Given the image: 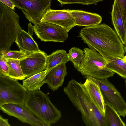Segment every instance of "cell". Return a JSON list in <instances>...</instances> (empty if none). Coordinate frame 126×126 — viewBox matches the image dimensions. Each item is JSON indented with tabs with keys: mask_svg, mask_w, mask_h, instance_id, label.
I'll return each mask as SVG.
<instances>
[{
	"mask_svg": "<svg viewBox=\"0 0 126 126\" xmlns=\"http://www.w3.org/2000/svg\"><path fill=\"white\" fill-rule=\"evenodd\" d=\"M79 36L90 48L106 59L109 57L123 59L125 56V46L116 32L104 23L86 26L81 30Z\"/></svg>",
	"mask_w": 126,
	"mask_h": 126,
	"instance_id": "cell-1",
	"label": "cell"
},
{
	"mask_svg": "<svg viewBox=\"0 0 126 126\" xmlns=\"http://www.w3.org/2000/svg\"><path fill=\"white\" fill-rule=\"evenodd\" d=\"M73 105L80 112L87 126H107L105 116L94 104L83 83L72 79L63 89Z\"/></svg>",
	"mask_w": 126,
	"mask_h": 126,
	"instance_id": "cell-2",
	"label": "cell"
},
{
	"mask_svg": "<svg viewBox=\"0 0 126 126\" xmlns=\"http://www.w3.org/2000/svg\"><path fill=\"white\" fill-rule=\"evenodd\" d=\"M24 105L45 126L55 124L62 116L61 112L52 103L50 97L40 90L29 91Z\"/></svg>",
	"mask_w": 126,
	"mask_h": 126,
	"instance_id": "cell-3",
	"label": "cell"
},
{
	"mask_svg": "<svg viewBox=\"0 0 126 126\" xmlns=\"http://www.w3.org/2000/svg\"><path fill=\"white\" fill-rule=\"evenodd\" d=\"M19 20V15L14 10L0 1V53L10 50L22 30Z\"/></svg>",
	"mask_w": 126,
	"mask_h": 126,
	"instance_id": "cell-4",
	"label": "cell"
},
{
	"mask_svg": "<svg viewBox=\"0 0 126 126\" xmlns=\"http://www.w3.org/2000/svg\"><path fill=\"white\" fill-rule=\"evenodd\" d=\"M85 56L82 64L77 70L83 75L98 79L113 76L115 73L106 66L107 60L97 51L90 48L84 49Z\"/></svg>",
	"mask_w": 126,
	"mask_h": 126,
	"instance_id": "cell-5",
	"label": "cell"
},
{
	"mask_svg": "<svg viewBox=\"0 0 126 126\" xmlns=\"http://www.w3.org/2000/svg\"><path fill=\"white\" fill-rule=\"evenodd\" d=\"M18 80L0 75V106L8 103L24 104L29 91Z\"/></svg>",
	"mask_w": 126,
	"mask_h": 126,
	"instance_id": "cell-6",
	"label": "cell"
},
{
	"mask_svg": "<svg viewBox=\"0 0 126 126\" xmlns=\"http://www.w3.org/2000/svg\"><path fill=\"white\" fill-rule=\"evenodd\" d=\"M98 85L100 89L105 103L111 105L120 116L126 115V102L120 93L107 79H98L85 76Z\"/></svg>",
	"mask_w": 126,
	"mask_h": 126,
	"instance_id": "cell-7",
	"label": "cell"
},
{
	"mask_svg": "<svg viewBox=\"0 0 126 126\" xmlns=\"http://www.w3.org/2000/svg\"><path fill=\"white\" fill-rule=\"evenodd\" d=\"M20 9L26 18L34 25L39 22L44 14L51 9L52 0H11Z\"/></svg>",
	"mask_w": 126,
	"mask_h": 126,
	"instance_id": "cell-8",
	"label": "cell"
},
{
	"mask_svg": "<svg viewBox=\"0 0 126 126\" xmlns=\"http://www.w3.org/2000/svg\"><path fill=\"white\" fill-rule=\"evenodd\" d=\"M33 30L40 40L44 42H63L68 38V32L56 24L40 22L33 26Z\"/></svg>",
	"mask_w": 126,
	"mask_h": 126,
	"instance_id": "cell-9",
	"label": "cell"
},
{
	"mask_svg": "<svg viewBox=\"0 0 126 126\" xmlns=\"http://www.w3.org/2000/svg\"><path fill=\"white\" fill-rule=\"evenodd\" d=\"M4 113L14 117L20 121L32 126H45L44 123L24 104L8 103L0 106Z\"/></svg>",
	"mask_w": 126,
	"mask_h": 126,
	"instance_id": "cell-10",
	"label": "cell"
},
{
	"mask_svg": "<svg viewBox=\"0 0 126 126\" xmlns=\"http://www.w3.org/2000/svg\"><path fill=\"white\" fill-rule=\"evenodd\" d=\"M47 55L41 51L29 54L20 60L22 71L26 78L46 69Z\"/></svg>",
	"mask_w": 126,
	"mask_h": 126,
	"instance_id": "cell-11",
	"label": "cell"
},
{
	"mask_svg": "<svg viewBox=\"0 0 126 126\" xmlns=\"http://www.w3.org/2000/svg\"><path fill=\"white\" fill-rule=\"evenodd\" d=\"M40 22L52 23L61 26L68 32L76 26L74 18L69 9H51L44 15Z\"/></svg>",
	"mask_w": 126,
	"mask_h": 126,
	"instance_id": "cell-12",
	"label": "cell"
},
{
	"mask_svg": "<svg viewBox=\"0 0 126 126\" xmlns=\"http://www.w3.org/2000/svg\"><path fill=\"white\" fill-rule=\"evenodd\" d=\"M66 63H61L47 73L46 77V83L53 91H57L63 85L67 74Z\"/></svg>",
	"mask_w": 126,
	"mask_h": 126,
	"instance_id": "cell-13",
	"label": "cell"
},
{
	"mask_svg": "<svg viewBox=\"0 0 126 126\" xmlns=\"http://www.w3.org/2000/svg\"><path fill=\"white\" fill-rule=\"evenodd\" d=\"M111 14L112 21L115 32L125 45L126 42V23L116 0H114L112 5Z\"/></svg>",
	"mask_w": 126,
	"mask_h": 126,
	"instance_id": "cell-14",
	"label": "cell"
},
{
	"mask_svg": "<svg viewBox=\"0 0 126 126\" xmlns=\"http://www.w3.org/2000/svg\"><path fill=\"white\" fill-rule=\"evenodd\" d=\"M70 11L74 19L76 26H86L100 24L102 18L98 14L81 10H73Z\"/></svg>",
	"mask_w": 126,
	"mask_h": 126,
	"instance_id": "cell-15",
	"label": "cell"
},
{
	"mask_svg": "<svg viewBox=\"0 0 126 126\" xmlns=\"http://www.w3.org/2000/svg\"><path fill=\"white\" fill-rule=\"evenodd\" d=\"M83 83L92 101L102 114L105 115V102L99 86L88 78Z\"/></svg>",
	"mask_w": 126,
	"mask_h": 126,
	"instance_id": "cell-16",
	"label": "cell"
},
{
	"mask_svg": "<svg viewBox=\"0 0 126 126\" xmlns=\"http://www.w3.org/2000/svg\"><path fill=\"white\" fill-rule=\"evenodd\" d=\"M15 42L20 49L28 54L41 51L32 36L22 29L18 34Z\"/></svg>",
	"mask_w": 126,
	"mask_h": 126,
	"instance_id": "cell-17",
	"label": "cell"
},
{
	"mask_svg": "<svg viewBox=\"0 0 126 126\" xmlns=\"http://www.w3.org/2000/svg\"><path fill=\"white\" fill-rule=\"evenodd\" d=\"M47 73L46 69L26 78L23 80L22 85L29 92L40 90L42 85L46 83V77Z\"/></svg>",
	"mask_w": 126,
	"mask_h": 126,
	"instance_id": "cell-18",
	"label": "cell"
},
{
	"mask_svg": "<svg viewBox=\"0 0 126 126\" xmlns=\"http://www.w3.org/2000/svg\"><path fill=\"white\" fill-rule=\"evenodd\" d=\"M69 61L68 54L65 50H57L47 55L46 70L47 72L56 66Z\"/></svg>",
	"mask_w": 126,
	"mask_h": 126,
	"instance_id": "cell-19",
	"label": "cell"
},
{
	"mask_svg": "<svg viewBox=\"0 0 126 126\" xmlns=\"http://www.w3.org/2000/svg\"><path fill=\"white\" fill-rule=\"evenodd\" d=\"M106 60L107 62V68L126 79V63L123 59L109 57Z\"/></svg>",
	"mask_w": 126,
	"mask_h": 126,
	"instance_id": "cell-20",
	"label": "cell"
},
{
	"mask_svg": "<svg viewBox=\"0 0 126 126\" xmlns=\"http://www.w3.org/2000/svg\"><path fill=\"white\" fill-rule=\"evenodd\" d=\"M117 111L109 104L105 103V116L107 126H125Z\"/></svg>",
	"mask_w": 126,
	"mask_h": 126,
	"instance_id": "cell-21",
	"label": "cell"
},
{
	"mask_svg": "<svg viewBox=\"0 0 126 126\" xmlns=\"http://www.w3.org/2000/svg\"><path fill=\"white\" fill-rule=\"evenodd\" d=\"M2 58L8 65L9 69V77L20 80H23L26 78L22 72L20 60Z\"/></svg>",
	"mask_w": 126,
	"mask_h": 126,
	"instance_id": "cell-22",
	"label": "cell"
},
{
	"mask_svg": "<svg viewBox=\"0 0 126 126\" xmlns=\"http://www.w3.org/2000/svg\"><path fill=\"white\" fill-rule=\"evenodd\" d=\"M68 55L69 61L73 64L77 70L82 65L85 55L84 51L76 47L71 48L69 50Z\"/></svg>",
	"mask_w": 126,
	"mask_h": 126,
	"instance_id": "cell-23",
	"label": "cell"
},
{
	"mask_svg": "<svg viewBox=\"0 0 126 126\" xmlns=\"http://www.w3.org/2000/svg\"><path fill=\"white\" fill-rule=\"evenodd\" d=\"M28 54L26 51L22 50H11L0 53V57L21 60Z\"/></svg>",
	"mask_w": 126,
	"mask_h": 126,
	"instance_id": "cell-24",
	"label": "cell"
},
{
	"mask_svg": "<svg viewBox=\"0 0 126 126\" xmlns=\"http://www.w3.org/2000/svg\"><path fill=\"white\" fill-rule=\"evenodd\" d=\"M62 5L69 4H81L83 5H96L104 0H57Z\"/></svg>",
	"mask_w": 126,
	"mask_h": 126,
	"instance_id": "cell-25",
	"label": "cell"
},
{
	"mask_svg": "<svg viewBox=\"0 0 126 126\" xmlns=\"http://www.w3.org/2000/svg\"><path fill=\"white\" fill-rule=\"evenodd\" d=\"M9 74V69L7 63L0 57V75L8 76Z\"/></svg>",
	"mask_w": 126,
	"mask_h": 126,
	"instance_id": "cell-26",
	"label": "cell"
},
{
	"mask_svg": "<svg viewBox=\"0 0 126 126\" xmlns=\"http://www.w3.org/2000/svg\"><path fill=\"white\" fill-rule=\"evenodd\" d=\"M118 4L126 23V0H116Z\"/></svg>",
	"mask_w": 126,
	"mask_h": 126,
	"instance_id": "cell-27",
	"label": "cell"
},
{
	"mask_svg": "<svg viewBox=\"0 0 126 126\" xmlns=\"http://www.w3.org/2000/svg\"><path fill=\"white\" fill-rule=\"evenodd\" d=\"M0 1L14 10L16 7L15 4L11 0H0Z\"/></svg>",
	"mask_w": 126,
	"mask_h": 126,
	"instance_id": "cell-28",
	"label": "cell"
},
{
	"mask_svg": "<svg viewBox=\"0 0 126 126\" xmlns=\"http://www.w3.org/2000/svg\"><path fill=\"white\" fill-rule=\"evenodd\" d=\"M7 119L3 118L0 115V126H10Z\"/></svg>",
	"mask_w": 126,
	"mask_h": 126,
	"instance_id": "cell-29",
	"label": "cell"
},
{
	"mask_svg": "<svg viewBox=\"0 0 126 126\" xmlns=\"http://www.w3.org/2000/svg\"><path fill=\"white\" fill-rule=\"evenodd\" d=\"M123 59L126 63V55L125 56L124 58Z\"/></svg>",
	"mask_w": 126,
	"mask_h": 126,
	"instance_id": "cell-30",
	"label": "cell"
},
{
	"mask_svg": "<svg viewBox=\"0 0 126 126\" xmlns=\"http://www.w3.org/2000/svg\"><path fill=\"white\" fill-rule=\"evenodd\" d=\"M125 53L126 54V44L125 46Z\"/></svg>",
	"mask_w": 126,
	"mask_h": 126,
	"instance_id": "cell-31",
	"label": "cell"
},
{
	"mask_svg": "<svg viewBox=\"0 0 126 126\" xmlns=\"http://www.w3.org/2000/svg\"><path fill=\"white\" fill-rule=\"evenodd\" d=\"M125 85H126V79L125 80Z\"/></svg>",
	"mask_w": 126,
	"mask_h": 126,
	"instance_id": "cell-32",
	"label": "cell"
}]
</instances>
